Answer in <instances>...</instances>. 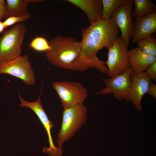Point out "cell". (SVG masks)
<instances>
[{
  "instance_id": "ba28073f",
  "label": "cell",
  "mask_w": 156,
  "mask_h": 156,
  "mask_svg": "<svg viewBox=\"0 0 156 156\" xmlns=\"http://www.w3.org/2000/svg\"><path fill=\"white\" fill-rule=\"evenodd\" d=\"M42 88L40 96L37 100L34 102H29L24 99L18 94V98L21 103L20 106L29 108L36 114L42 124L47 132L49 146L44 147L43 152L49 156H62L63 146H56L54 144L51 133V128L54 127L52 122L49 119L48 116L42 105L40 98L42 93Z\"/></svg>"
},
{
  "instance_id": "30bf717a",
  "label": "cell",
  "mask_w": 156,
  "mask_h": 156,
  "mask_svg": "<svg viewBox=\"0 0 156 156\" xmlns=\"http://www.w3.org/2000/svg\"><path fill=\"white\" fill-rule=\"evenodd\" d=\"M133 5V0H127L110 17L120 29L121 34L120 37L127 47L134 29V22L132 15Z\"/></svg>"
},
{
  "instance_id": "277c9868",
  "label": "cell",
  "mask_w": 156,
  "mask_h": 156,
  "mask_svg": "<svg viewBox=\"0 0 156 156\" xmlns=\"http://www.w3.org/2000/svg\"><path fill=\"white\" fill-rule=\"evenodd\" d=\"M27 31L26 26L22 23L4 31L0 37V62L21 56V45Z\"/></svg>"
},
{
  "instance_id": "ffe728a7",
  "label": "cell",
  "mask_w": 156,
  "mask_h": 156,
  "mask_svg": "<svg viewBox=\"0 0 156 156\" xmlns=\"http://www.w3.org/2000/svg\"><path fill=\"white\" fill-rule=\"evenodd\" d=\"M31 15L23 17H10L6 19L3 22L5 28L16 23L25 22L29 19Z\"/></svg>"
},
{
  "instance_id": "cb8c5ba5",
  "label": "cell",
  "mask_w": 156,
  "mask_h": 156,
  "mask_svg": "<svg viewBox=\"0 0 156 156\" xmlns=\"http://www.w3.org/2000/svg\"><path fill=\"white\" fill-rule=\"evenodd\" d=\"M5 28L3 22L0 21V34L3 33Z\"/></svg>"
},
{
  "instance_id": "d6986e66",
  "label": "cell",
  "mask_w": 156,
  "mask_h": 156,
  "mask_svg": "<svg viewBox=\"0 0 156 156\" xmlns=\"http://www.w3.org/2000/svg\"><path fill=\"white\" fill-rule=\"evenodd\" d=\"M29 46L34 50L39 52H45L50 48L47 40L44 37L39 36L34 38L30 43Z\"/></svg>"
},
{
  "instance_id": "7a4b0ae2",
  "label": "cell",
  "mask_w": 156,
  "mask_h": 156,
  "mask_svg": "<svg viewBox=\"0 0 156 156\" xmlns=\"http://www.w3.org/2000/svg\"><path fill=\"white\" fill-rule=\"evenodd\" d=\"M49 42L50 49L45 52L48 61L57 67L71 70L73 63L80 54L81 41L72 37L58 36Z\"/></svg>"
},
{
  "instance_id": "5bb4252c",
  "label": "cell",
  "mask_w": 156,
  "mask_h": 156,
  "mask_svg": "<svg viewBox=\"0 0 156 156\" xmlns=\"http://www.w3.org/2000/svg\"><path fill=\"white\" fill-rule=\"evenodd\" d=\"M83 11L92 24L102 18L101 0H66Z\"/></svg>"
},
{
  "instance_id": "52a82bcc",
  "label": "cell",
  "mask_w": 156,
  "mask_h": 156,
  "mask_svg": "<svg viewBox=\"0 0 156 156\" xmlns=\"http://www.w3.org/2000/svg\"><path fill=\"white\" fill-rule=\"evenodd\" d=\"M6 74L21 80L25 84H35L34 72L27 55L0 62V74Z\"/></svg>"
},
{
  "instance_id": "4fadbf2b",
  "label": "cell",
  "mask_w": 156,
  "mask_h": 156,
  "mask_svg": "<svg viewBox=\"0 0 156 156\" xmlns=\"http://www.w3.org/2000/svg\"><path fill=\"white\" fill-rule=\"evenodd\" d=\"M128 52L130 68L134 72H145L156 62V57L144 53L138 47L129 51Z\"/></svg>"
},
{
  "instance_id": "5b68a950",
  "label": "cell",
  "mask_w": 156,
  "mask_h": 156,
  "mask_svg": "<svg viewBox=\"0 0 156 156\" xmlns=\"http://www.w3.org/2000/svg\"><path fill=\"white\" fill-rule=\"evenodd\" d=\"M52 86L61 101L63 109L83 103L88 96L86 88L74 81H55Z\"/></svg>"
},
{
  "instance_id": "8992f818",
  "label": "cell",
  "mask_w": 156,
  "mask_h": 156,
  "mask_svg": "<svg viewBox=\"0 0 156 156\" xmlns=\"http://www.w3.org/2000/svg\"><path fill=\"white\" fill-rule=\"evenodd\" d=\"M108 50V58L105 63L109 77L121 74L130 67L128 47L120 37L115 41Z\"/></svg>"
},
{
  "instance_id": "7c38bea8",
  "label": "cell",
  "mask_w": 156,
  "mask_h": 156,
  "mask_svg": "<svg viewBox=\"0 0 156 156\" xmlns=\"http://www.w3.org/2000/svg\"><path fill=\"white\" fill-rule=\"evenodd\" d=\"M132 42L151 36L156 31V11L143 16L135 18Z\"/></svg>"
},
{
  "instance_id": "9a60e30c",
  "label": "cell",
  "mask_w": 156,
  "mask_h": 156,
  "mask_svg": "<svg viewBox=\"0 0 156 156\" xmlns=\"http://www.w3.org/2000/svg\"><path fill=\"white\" fill-rule=\"evenodd\" d=\"M42 0H6L5 18L12 16L23 17L31 15L28 10L29 3H35Z\"/></svg>"
},
{
  "instance_id": "603a6c76",
  "label": "cell",
  "mask_w": 156,
  "mask_h": 156,
  "mask_svg": "<svg viewBox=\"0 0 156 156\" xmlns=\"http://www.w3.org/2000/svg\"><path fill=\"white\" fill-rule=\"evenodd\" d=\"M6 6L4 0H0V21L5 18Z\"/></svg>"
},
{
  "instance_id": "e0dca14e",
  "label": "cell",
  "mask_w": 156,
  "mask_h": 156,
  "mask_svg": "<svg viewBox=\"0 0 156 156\" xmlns=\"http://www.w3.org/2000/svg\"><path fill=\"white\" fill-rule=\"evenodd\" d=\"M127 0H101L102 6V18L108 19Z\"/></svg>"
},
{
  "instance_id": "2e32d148",
  "label": "cell",
  "mask_w": 156,
  "mask_h": 156,
  "mask_svg": "<svg viewBox=\"0 0 156 156\" xmlns=\"http://www.w3.org/2000/svg\"><path fill=\"white\" fill-rule=\"evenodd\" d=\"M135 8L132 12L133 17L143 16L156 11V8L150 0H133Z\"/></svg>"
},
{
  "instance_id": "7402d4cb",
  "label": "cell",
  "mask_w": 156,
  "mask_h": 156,
  "mask_svg": "<svg viewBox=\"0 0 156 156\" xmlns=\"http://www.w3.org/2000/svg\"><path fill=\"white\" fill-rule=\"evenodd\" d=\"M146 94L156 99V85L152 80L150 82Z\"/></svg>"
},
{
  "instance_id": "9c48e42d",
  "label": "cell",
  "mask_w": 156,
  "mask_h": 156,
  "mask_svg": "<svg viewBox=\"0 0 156 156\" xmlns=\"http://www.w3.org/2000/svg\"><path fill=\"white\" fill-rule=\"evenodd\" d=\"M131 72L130 67L121 74L104 79L103 82L105 87L98 92L96 95H106L112 94L119 101L124 100L127 102H130V76Z\"/></svg>"
},
{
  "instance_id": "6da1fadb",
  "label": "cell",
  "mask_w": 156,
  "mask_h": 156,
  "mask_svg": "<svg viewBox=\"0 0 156 156\" xmlns=\"http://www.w3.org/2000/svg\"><path fill=\"white\" fill-rule=\"evenodd\" d=\"M119 33L118 26L111 18H101L82 29L81 51L71 70L83 72L89 68H95L107 75L105 62L100 60L97 53L103 48L108 50L119 37Z\"/></svg>"
},
{
  "instance_id": "8fae6325",
  "label": "cell",
  "mask_w": 156,
  "mask_h": 156,
  "mask_svg": "<svg viewBox=\"0 0 156 156\" xmlns=\"http://www.w3.org/2000/svg\"><path fill=\"white\" fill-rule=\"evenodd\" d=\"M131 87L129 94L130 101L138 111L142 109L141 101L146 94L149 84L152 80L146 72L137 73L132 71L130 76Z\"/></svg>"
},
{
  "instance_id": "3957f363",
  "label": "cell",
  "mask_w": 156,
  "mask_h": 156,
  "mask_svg": "<svg viewBox=\"0 0 156 156\" xmlns=\"http://www.w3.org/2000/svg\"><path fill=\"white\" fill-rule=\"evenodd\" d=\"M87 111L83 103L64 109L61 128L57 135L58 146H62L80 129L86 122Z\"/></svg>"
},
{
  "instance_id": "ac0fdd59",
  "label": "cell",
  "mask_w": 156,
  "mask_h": 156,
  "mask_svg": "<svg viewBox=\"0 0 156 156\" xmlns=\"http://www.w3.org/2000/svg\"><path fill=\"white\" fill-rule=\"evenodd\" d=\"M136 43L142 52L156 57V39L153 36H150Z\"/></svg>"
},
{
  "instance_id": "44dd1931",
  "label": "cell",
  "mask_w": 156,
  "mask_h": 156,
  "mask_svg": "<svg viewBox=\"0 0 156 156\" xmlns=\"http://www.w3.org/2000/svg\"><path fill=\"white\" fill-rule=\"evenodd\" d=\"M145 72L151 80L156 81V62L148 67Z\"/></svg>"
}]
</instances>
